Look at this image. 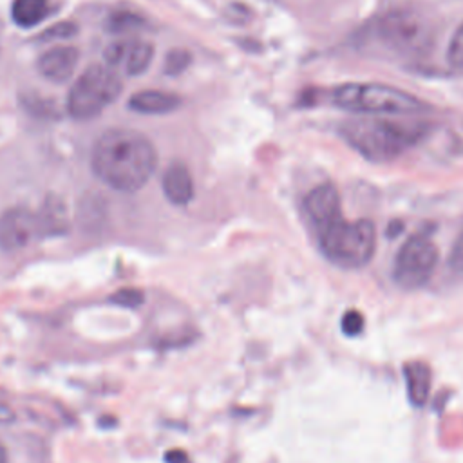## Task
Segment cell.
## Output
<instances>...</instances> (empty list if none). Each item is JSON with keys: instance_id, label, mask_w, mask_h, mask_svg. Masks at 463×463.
Listing matches in <instances>:
<instances>
[{"instance_id": "obj_1", "label": "cell", "mask_w": 463, "mask_h": 463, "mask_svg": "<svg viewBox=\"0 0 463 463\" xmlns=\"http://www.w3.org/2000/svg\"><path fill=\"white\" fill-rule=\"evenodd\" d=\"M92 172L107 186L119 192L143 188L157 166L152 141L130 128L105 130L92 148Z\"/></svg>"}, {"instance_id": "obj_25", "label": "cell", "mask_w": 463, "mask_h": 463, "mask_svg": "<svg viewBox=\"0 0 463 463\" xmlns=\"http://www.w3.org/2000/svg\"><path fill=\"white\" fill-rule=\"evenodd\" d=\"M0 463H7V450L2 443H0Z\"/></svg>"}, {"instance_id": "obj_19", "label": "cell", "mask_w": 463, "mask_h": 463, "mask_svg": "<svg viewBox=\"0 0 463 463\" xmlns=\"http://www.w3.org/2000/svg\"><path fill=\"white\" fill-rule=\"evenodd\" d=\"M342 331L345 336H358L364 331V317L356 309H349L342 317Z\"/></svg>"}, {"instance_id": "obj_13", "label": "cell", "mask_w": 463, "mask_h": 463, "mask_svg": "<svg viewBox=\"0 0 463 463\" xmlns=\"http://www.w3.org/2000/svg\"><path fill=\"white\" fill-rule=\"evenodd\" d=\"M181 105V98L165 90H141L130 96L128 107L141 114H166Z\"/></svg>"}, {"instance_id": "obj_7", "label": "cell", "mask_w": 463, "mask_h": 463, "mask_svg": "<svg viewBox=\"0 0 463 463\" xmlns=\"http://www.w3.org/2000/svg\"><path fill=\"white\" fill-rule=\"evenodd\" d=\"M427 27L418 14L407 11H392L378 24V34L382 40L402 52L418 49L425 42Z\"/></svg>"}, {"instance_id": "obj_22", "label": "cell", "mask_w": 463, "mask_h": 463, "mask_svg": "<svg viewBox=\"0 0 463 463\" xmlns=\"http://www.w3.org/2000/svg\"><path fill=\"white\" fill-rule=\"evenodd\" d=\"M450 264L456 271L463 273V232L458 235L454 246H452V253H450Z\"/></svg>"}, {"instance_id": "obj_18", "label": "cell", "mask_w": 463, "mask_h": 463, "mask_svg": "<svg viewBox=\"0 0 463 463\" xmlns=\"http://www.w3.org/2000/svg\"><path fill=\"white\" fill-rule=\"evenodd\" d=\"M447 61L452 69L463 71V22L454 31L449 47H447Z\"/></svg>"}, {"instance_id": "obj_23", "label": "cell", "mask_w": 463, "mask_h": 463, "mask_svg": "<svg viewBox=\"0 0 463 463\" xmlns=\"http://www.w3.org/2000/svg\"><path fill=\"white\" fill-rule=\"evenodd\" d=\"M14 412H13V409L7 405V403H4V402H0V425H7V423H13L14 421Z\"/></svg>"}, {"instance_id": "obj_17", "label": "cell", "mask_w": 463, "mask_h": 463, "mask_svg": "<svg viewBox=\"0 0 463 463\" xmlns=\"http://www.w3.org/2000/svg\"><path fill=\"white\" fill-rule=\"evenodd\" d=\"M192 61V56L188 51L184 49H172L166 56H165V65L163 71L168 76H177L181 74Z\"/></svg>"}, {"instance_id": "obj_4", "label": "cell", "mask_w": 463, "mask_h": 463, "mask_svg": "<svg viewBox=\"0 0 463 463\" xmlns=\"http://www.w3.org/2000/svg\"><path fill=\"white\" fill-rule=\"evenodd\" d=\"M317 237L324 257L345 269L365 266L376 248V230L369 219L351 222L340 217L318 228Z\"/></svg>"}, {"instance_id": "obj_20", "label": "cell", "mask_w": 463, "mask_h": 463, "mask_svg": "<svg viewBox=\"0 0 463 463\" xmlns=\"http://www.w3.org/2000/svg\"><path fill=\"white\" fill-rule=\"evenodd\" d=\"M110 300L114 304H119V306H127V307H136L143 302V293L136 288H125V289H119L116 291Z\"/></svg>"}, {"instance_id": "obj_24", "label": "cell", "mask_w": 463, "mask_h": 463, "mask_svg": "<svg viewBox=\"0 0 463 463\" xmlns=\"http://www.w3.org/2000/svg\"><path fill=\"white\" fill-rule=\"evenodd\" d=\"M166 463H190L188 456L183 450H170L165 454Z\"/></svg>"}, {"instance_id": "obj_8", "label": "cell", "mask_w": 463, "mask_h": 463, "mask_svg": "<svg viewBox=\"0 0 463 463\" xmlns=\"http://www.w3.org/2000/svg\"><path fill=\"white\" fill-rule=\"evenodd\" d=\"M38 232H43L40 215L25 208H11L0 215V248L4 251L24 248Z\"/></svg>"}, {"instance_id": "obj_10", "label": "cell", "mask_w": 463, "mask_h": 463, "mask_svg": "<svg viewBox=\"0 0 463 463\" xmlns=\"http://www.w3.org/2000/svg\"><path fill=\"white\" fill-rule=\"evenodd\" d=\"M304 210L315 230L342 217L340 195L331 183L315 186L304 199Z\"/></svg>"}, {"instance_id": "obj_21", "label": "cell", "mask_w": 463, "mask_h": 463, "mask_svg": "<svg viewBox=\"0 0 463 463\" xmlns=\"http://www.w3.org/2000/svg\"><path fill=\"white\" fill-rule=\"evenodd\" d=\"M76 25L71 24V22H60V24H54L51 25L45 33H42V40H65V38H71L76 34Z\"/></svg>"}, {"instance_id": "obj_3", "label": "cell", "mask_w": 463, "mask_h": 463, "mask_svg": "<svg viewBox=\"0 0 463 463\" xmlns=\"http://www.w3.org/2000/svg\"><path fill=\"white\" fill-rule=\"evenodd\" d=\"M331 101L342 110L365 116H405L429 109L423 99L407 90L371 81L342 83L333 90Z\"/></svg>"}, {"instance_id": "obj_16", "label": "cell", "mask_w": 463, "mask_h": 463, "mask_svg": "<svg viewBox=\"0 0 463 463\" xmlns=\"http://www.w3.org/2000/svg\"><path fill=\"white\" fill-rule=\"evenodd\" d=\"M146 25L145 18H141L136 13L130 11H118L112 13L107 20V31L110 33H132V31H141Z\"/></svg>"}, {"instance_id": "obj_14", "label": "cell", "mask_w": 463, "mask_h": 463, "mask_svg": "<svg viewBox=\"0 0 463 463\" xmlns=\"http://www.w3.org/2000/svg\"><path fill=\"white\" fill-rule=\"evenodd\" d=\"M407 394L412 405L421 407L430 392V369L423 362H409L403 367Z\"/></svg>"}, {"instance_id": "obj_12", "label": "cell", "mask_w": 463, "mask_h": 463, "mask_svg": "<svg viewBox=\"0 0 463 463\" xmlns=\"http://www.w3.org/2000/svg\"><path fill=\"white\" fill-rule=\"evenodd\" d=\"M163 192L172 204H188L194 199V179L186 165L172 163L163 175Z\"/></svg>"}, {"instance_id": "obj_9", "label": "cell", "mask_w": 463, "mask_h": 463, "mask_svg": "<svg viewBox=\"0 0 463 463\" xmlns=\"http://www.w3.org/2000/svg\"><path fill=\"white\" fill-rule=\"evenodd\" d=\"M103 56L109 67H121L128 76H137L148 69L154 47L141 40H123L110 43Z\"/></svg>"}, {"instance_id": "obj_11", "label": "cell", "mask_w": 463, "mask_h": 463, "mask_svg": "<svg viewBox=\"0 0 463 463\" xmlns=\"http://www.w3.org/2000/svg\"><path fill=\"white\" fill-rule=\"evenodd\" d=\"M76 63H78V51L71 45H60V47L49 49L40 56L38 71L43 78L54 83H63L72 76Z\"/></svg>"}, {"instance_id": "obj_2", "label": "cell", "mask_w": 463, "mask_h": 463, "mask_svg": "<svg viewBox=\"0 0 463 463\" xmlns=\"http://www.w3.org/2000/svg\"><path fill=\"white\" fill-rule=\"evenodd\" d=\"M342 137L369 161H391L420 141L423 127L380 116L349 119L340 125Z\"/></svg>"}, {"instance_id": "obj_6", "label": "cell", "mask_w": 463, "mask_h": 463, "mask_svg": "<svg viewBox=\"0 0 463 463\" xmlns=\"http://www.w3.org/2000/svg\"><path fill=\"white\" fill-rule=\"evenodd\" d=\"M438 262V248L425 233L411 235L398 250L392 264V280L402 289H418L425 286Z\"/></svg>"}, {"instance_id": "obj_5", "label": "cell", "mask_w": 463, "mask_h": 463, "mask_svg": "<svg viewBox=\"0 0 463 463\" xmlns=\"http://www.w3.org/2000/svg\"><path fill=\"white\" fill-rule=\"evenodd\" d=\"M121 92V80L103 65H92L76 80L69 92L67 110L76 119H89L98 116L103 109L112 105Z\"/></svg>"}, {"instance_id": "obj_15", "label": "cell", "mask_w": 463, "mask_h": 463, "mask_svg": "<svg viewBox=\"0 0 463 463\" xmlns=\"http://www.w3.org/2000/svg\"><path fill=\"white\" fill-rule=\"evenodd\" d=\"M51 13L49 0H13L11 16L16 25L29 29L38 25Z\"/></svg>"}]
</instances>
